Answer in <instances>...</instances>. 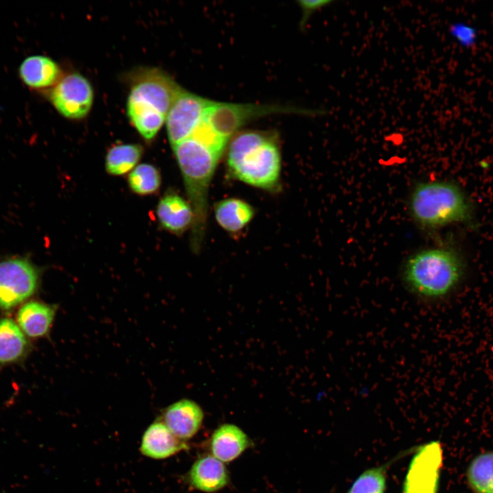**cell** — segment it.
Segmentation results:
<instances>
[{"mask_svg":"<svg viewBox=\"0 0 493 493\" xmlns=\"http://www.w3.org/2000/svg\"><path fill=\"white\" fill-rule=\"evenodd\" d=\"M414 219L425 227H439L467 222L471 206L462 189L451 181L422 182L414 189L409 201Z\"/></svg>","mask_w":493,"mask_h":493,"instance_id":"obj_4","label":"cell"},{"mask_svg":"<svg viewBox=\"0 0 493 493\" xmlns=\"http://www.w3.org/2000/svg\"><path fill=\"white\" fill-rule=\"evenodd\" d=\"M190 485L200 491L214 492L223 488L229 481L227 470L223 463L213 455L199 458L188 475Z\"/></svg>","mask_w":493,"mask_h":493,"instance_id":"obj_14","label":"cell"},{"mask_svg":"<svg viewBox=\"0 0 493 493\" xmlns=\"http://www.w3.org/2000/svg\"><path fill=\"white\" fill-rule=\"evenodd\" d=\"M385 468L375 467L363 472L353 482L348 493H384Z\"/></svg>","mask_w":493,"mask_h":493,"instance_id":"obj_22","label":"cell"},{"mask_svg":"<svg viewBox=\"0 0 493 493\" xmlns=\"http://www.w3.org/2000/svg\"><path fill=\"white\" fill-rule=\"evenodd\" d=\"M294 113L305 115L325 114L324 110H308L277 105L251 103H212L205 112L203 119L220 137L229 141L237 131L248 123L273 114Z\"/></svg>","mask_w":493,"mask_h":493,"instance_id":"obj_5","label":"cell"},{"mask_svg":"<svg viewBox=\"0 0 493 493\" xmlns=\"http://www.w3.org/2000/svg\"><path fill=\"white\" fill-rule=\"evenodd\" d=\"M463 275L457 255L447 249L421 251L409 257L403 270V279L418 299L433 302L446 297L456 287Z\"/></svg>","mask_w":493,"mask_h":493,"instance_id":"obj_3","label":"cell"},{"mask_svg":"<svg viewBox=\"0 0 493 493\" xmlns=\"http://www.w3.org/2000/svg\"><path fill=\"white\" fill-rule=\"evenodd\" d=\"M442 460V448L438 442L418 448L411 459L403 493H438Z\"/></svg>","mask_w":493,"mask_h":493,"instance_id":"obj_7","label":"cell"},{"mask_svg":"<svg viewBox=\"0 0 493 493\" xmlns=\"http://www.w3.org/2000/svg\"><path fill=\"white\" fill-rule=\"evenodd\" d=\"M156 216L160 225L176 236L192 228L194 218L189 201L175 192H167L160 198Z\"/></svg>","mask_w":493,"mask_h":493,"instance_id":"obj_11","label":"cell"},{"mask_svg":"<svg viewBox=\"0 0 493 493\" xmlns=\"http://www.w3.org/2000/svg\"><path fill=\"white\" fill-rule=\"evenodd\" d=\"M254 214V209L250 204L237 198L223 199L214 206L218 224L231 233L242 230L252 220Z\"/></svg>","mask_w":493,"mask_h":493,"instance_id":"obj_17","label":"cell"},{"mask_svg":"<svg viewBox=\"0 0 493 493\" xmlns=\"http://www.w3.org/2000/svg\"><path fill=\"white\" fill-rule=\"evenodd\" d=\"M188 448L186 442L177 438L157 418L144 431L140 451L146 457L163 459Z\"/></svg>","mask_w":493,"mask_h":493,"instance_id":"obj_12","label":"cell"},{"mask_svg":"<svg viewBox=\"0 0 493 493\" xmlns=\"http://www.w3.org/2000/svg\"><path fill=\"white\" fill-rule=\"evenodd\" d=\"M38 286V273L23 259L0 263V307L8 309L31 296Z\"/></svg>","mask_w":493,"mask_h":493,"instance_id":"obj_8","label":"cell"},{"mask_svg":"<svg viewBox=\"0 0 493 493\" xmlns=\"http://www.w3.org/2000/svg\"><path fill=\"white\" fill-rule=\"evenodd\" d=\"M466 478L474 493H493V451L475 455L467 466Z\"/></svg>","mask_w":493,"mask_h":493,"instance_id":"obj_20","label":"cell"},{"mask_svg":"<svg viewBox=\"0 0 493 493\" xmlns=\"http://www.w3.org/2000/svg\"><path fill=\"white\" fill-rule=\"evenodd\" d=\"M250 445L246 433L232 424L220 426L213 433L210 448L214 457L229 462L238 457Z\"/></svg>","mask_w":493,"mask_h":493,"instance_id":"obj_15","label":"cell"},{"mask_svg":"<svg viewBox=\"0 0 493 493\" xmlns=\"http://www.w3.org/2000/svg\"><path fill=\"white\" fill-rule=\"evenodd\" d=\"M57 306L38 301L29 302L18 311L17 321L22 330L33 338L48 334L53 325Z\"/></svg>","mask_w":493,"mask_h":493,"instance_id":"obj_16","label":"cell"},{"mask_svg":"<svg viewBox=\"0 0 493 493\" xmlns=\"http://www.w3.org/2000/svg\"><path fill=\"white\" fill-rule=\"evenodd\" d=\"M332 2L333 1L330 0L299 1L298 3H299V5L301 6L303 11V16L301 23V25L304 26L311 14L314 11H316L323 7L328 5Z\"/></svg>","mask_w":493,"mask_h":493,"instance_id":"obj_23","label":"cell"},{"mask_svg":"<svg viewBox=\"0 0 493 493\" xmlns=\"http://www.w3.org/2000/svg\"><path fill=\"white\" fill-rule=\"evenodd\" d=\"M49 100L63 116L78 120L90 111L94 91L90 82L79 73H71L60 78L49 92Z\"/></svg>","mask_w":493,"mask_h":493,"instance_id":"obj_6","label":"cell"},{"mask_svg":"<svg viewBox=\"0 0 493 493\" xmlns=\"http://www.w3.org/2000/svg\"><path fill=\"white\" fill-rule=\"evenodd\" d=\"M212 101L183 90L172 104L166 127L171 147L188 138L202 119Z\"/></svg>","mask_w":493,"mask_h":493,"instance_id":"obj_9","label":"cell"},{"mask_svg":"<svg viewBox=\"0 0 493 493\" xmlns=\"http://www.w3.org/2000/svg\"><path fill=\"white\" fill-rule=\"evenodd\" d=\"M27 340L15 323L10 319L0 320V364L21 359L27 351Z\"/></svg>","mask_w":493,"mask_h":493,"instance_id":"obj_18","label":"cell"},{"mask_svg":"<svg viewBox=\"0 0 493 493\" xmlns=\"http://www.w3.org/2000/svg\"><path fill=\"white\" fill-rule=\"evenodd\" d=\"M281 161L278 143L268 132L238 133L228 147L227 164L230 175L263 190H273L278 186Z\"/></svg>","mask_w":493,"mask_h":493,"instance_id":"obj_1","label":"cell"},{"mask_svg":"<svg viewBox=\"0 0 493 493\" xmlns=\"http://www.w3.org/2000/svg\"><path fill=\"white\" fill-rule=\"evenodd\" d=\"M184 89L158 70L142 71L133 82L127 101V113L132 125L147 141L162 128L168 112Z\"/></svg>","mask_w":493,"mask_h":493,"instance_id":"obj_2","label":"cell"},{"mask_svg":"<svg viewBox=\"0 0 493 493\" xmlns=\"http://www.w3.org/2000/svg\"><path fill=\"white\" fill-rule=\"evenodd\" d=\"M143 152V147L140 144L114 145L109 149L105 155V170L113 176L129 173L140 162Z\"/></svg>","mask_w":493,"mask_h":493,"instance_id":"obj_19","label":"cell"},{"mask_svg":"<svg viewBox=\"0 0 493 493\" xmlns=\"http://www.w3.org/2000/svg\"><path fill=\"white\" fill-rule=\"evenodd\" d=\"M18 75L27 87L38 90L53 87L61 78V71L51 58L34 55L23 60Z\"/></svg>","mask_w":493,"mask_h":493,"instance_id":"obj_13","label":"cell"},{"mask_svg":"<svg viewBox=\"0 0 493 493\" xmlns=\"http://www.w3.org/2000/svg\"><path fill=\"white\" fill-rule=\"evenodd\" d=\"M203 416L199 405L192 400L184 399L165 407L158 419L177 438L186 442L199 431Z\"/></svg>","mask_w":493,"mask_h":493,"instance_id":"obj_10","label":"cell"},{"mask_svg":"<svg viewBox=\"0 0 493 493\" xmlns=\"http://www.w3.org/2000/svg\"><path fill=\"white\" fill-rule=\"evenodd\" d=\"M161 183L160 170L149 163L137 165L127 177V184L131 192L140 196L155 194L160 188Z\"/></svg>","mask_w":493,"mask_h":493,"instance_id":"obj_21","label":"cell"}]
</instances>
